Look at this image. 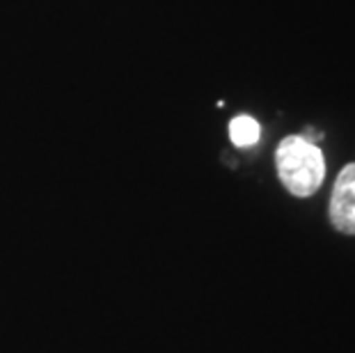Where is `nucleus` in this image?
Returning <instances> with one entry per match:
<instances>
[{
	"mask_svg": "<svg viewBox=\"0 0 355 353\" xmlns=\"http://www.w3.org/2000/svg\"><path fill=\"white\" fill-rule=\"evenodd\" d=\"M279 182L296 198H309L321 189L326 177V161L319 145L303 136L284 138L275 149Z\"/></svg>",
	"mask_w": 355,
	"mask_h": 353,
	"instance_id": "obj_1",
	"label": "nucleus"
},
{
	"mask_svg": "<svg viewBox=\"0 0 355 353\" xmlns=\"http://www.w3.org/2000/svg\"><path fill=\"white\" fill-rule=\"evenodd\" d=\"M330 223L344 234H355V163L344 165L330 195Z\"/></svg>",
	"mask_w": 355,
	"mask_h": 353,
	"instance_id": "obj_2",
	"label": "nucleus"
},
{
	"mask_svg": "<svg viewBox=\"0 0 355 353\" xmlns=\"http://www.w3.org/2000/svg\"><path fill=\"white\" fill-rule=\"evenodd\" d=\"M261 126L250 115H239L230 122V138L236 147H252L259 142Z\"/></svg>",
	"mask_w": 355,
	"mask_h": 353,
	"instance_id": "obj_3",
	"label": "nucleus"
}]
</instances>
